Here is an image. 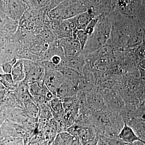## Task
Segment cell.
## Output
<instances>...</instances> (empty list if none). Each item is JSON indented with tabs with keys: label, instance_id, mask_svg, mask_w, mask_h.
<instances>
[{
	"label": "cell",
	"instance_id": "cell-4",
	"mask_svg": "<svg viewBox=\"0 0 145 145\" xmlns=\"http://www.w3.org/2000/svg\"><path fill=\"white\" fill-rule=\"evenodd\" d=\"M82 0H65L48 12L49 18L56 20H68L87 11Z\"/></svg>",
	"mask_w": 145,
	"mask_h": 145
},
{
	"label": "cell",
	"instance_id": "cell-8",
	"mask_svg": "<svg viewBox=\"0 0 145 145\" xmlns=\"http://www.w3.org/2000/svg\"><path fill=\"white\" fill-rule=\"evenodd\" d=\"M25 77L24 82L29 84L43 82L45 69L40 62L24 60Z\"/></svg>",
	"mask_w": 145,
	"mask_h": 145
},
{
	"label": "cell",
	"instance_id": "cell-16",
	"mask_svg": "<svg viewBox=\"0 0 145 145\" xmlns=\"http://www.w3.org/2000/svg\"><path fill=\"white\" fill-rule=\"evenodd\" d=\"M2 109L3 110L6 120L20 124L25 114L24 110L20 108Z\"/></svg>",
	"mask_w": 145,
	"mask_h": 145
},
{
	"label": "cell",
	"instance_id": "cell-31",
	"mask_svg": "<svg viewBox=\"0 0 145 145\" xmlns=\"http://www.w3.org/2000/svg\"><path fill=\"white\" fill-rule=\"evenodd\" d=\"M8 0H0V10L5 13Z\"/></svg>",
	"mask_w": 145,
	"mask_h": 145
},
{
	"label": "cell",
	"instance_id": "cell-35",
	"mask_svg": "<svg viewBox=\"0 0 145 145\" xmlns=\"http://www.w3.org/2000/svg\"><path fill=\"white\" fill-rule=\"evenodd\" d=\"M105 1H106L109 4H110V5H111L112 1V0H105Z\"/></svg>",
	"mask_w": 145,
	"mask_h": 145
},
{
	"label": "cell",
	"instance_id": "cell-33",
	"mask_svg": "<svg viewBox=\"0 0 145 145\" xmlns=\"http://www.w3.org/2000/svg\"><path fill=\"white\" fill-rule=\"evenodd\" d=\"M125 145H145V142L142 141H137L131 143V144H127L125 143Z\"/></svg>",
	"mask_w": 145,
	"mask_h": 145
},
{
	"label": "cell",
	"instance_id": "cell-23",
	"mask_svg": "<svg viewBox=\"0 0 145 145\" xmlns=\"http://www.w3.org/2000/svg\"><path fill=\"white\" fill-rule=\"evenodd\" d=\"M59 134L63 145H82L78 137L67 131H63Z\"/></svg>",
	"mask_w": 145,
	"mask_h": 145
},
{
	"label": "cell",
	"instance_id": "cell-1",
	"mask_svg": "<svg viewBox=\"0 0 145 145\" xmlns=\"http://www.w3.org/2000/svg\"><path fill=\"white\" fill-rule=\"evenodd\" d=\"M108 14L111 20V30L106 44L115 49L123 51L127 47L128 42L133 31V17L114 11H110Z\"/></svg>",
	"mask_w": 145,
	"mask_h": 145
},
{
	"label": "cell",
	"instance_id": "cell-18",
	"mask_svg": "<svg viewBox=\"0 0 145 145\" xmlns=\"http://www.w3.org/2000/svg\"><path fill=\"white\" fill-rule=\"evenodd\" d=\"M67 59V67L81 74L86 64V55L82 52L81 54L76 57Z\"/></svg>",
	"mask_w": 145,
	"mask_h": 145
},
{
	"label": "cell",
	"instance_id": "cell-36",
	"mask_svg": "<svg viewBox=\"0 0 145 145\" xmlns=\"http://www.w3.org/2000/svg\"><path fill=\"white\" fill-rule=\"evenodd\" d=\"M3 104L2 102L1 99V98H0V109L2 107Z\"/></svg>",
	"mask_w": 145,
	"mask_h": 145
},
{
	"label": "cell",
	"instance_id": "cell-37",
	"mask_svg": "<svg viewBox=\"0 0 145 145\" xmlns=\"http://www.w3.org/2000/svg\"><path fill=\"white\" fill-rule=\"evenodd\" d=\"M24 145V144H19V145Z\"/></svg>",
	"mask_w": 145,
	"mask_h": 145
},
{
	"label": "cell",
	"instance_id": "cell-26",
	"mask_svg": "<svg viewBox=\"0 0 145 145\" xmlns=\"http://www.w3.org/2000/svg\"><path fill=\"white\" fill-rule=\"evenodd\" d=\"M24 145L23 139L20 137H9L0 140V145Z\"/></svg>",
	"mask_w": 145,
	"mask_h": 145
},
{
	"label": "cell",
	"instance_id": "cell-3",
	"mask_svg": "<svg viewBox=\"0 0 145 145\" xmlns=\"http://www.w3.org/2000/svg\"><path fill=\"white\" fill-rule=\"evenodd\" d=\"M48 7L29 8L19 20V27L37 35L45 25L49 19Z\"/></svg>",
	"mask_w": 145,
	"mask_h": 145
},
{
	"label": "cell",
	"instance_id": "cell-5",
	"mask_svg": "<svg viewBox=\"0 0 145 145\" xmlns=\"http://www.w3.org/2000/svg\"><path fill=\"white\" fill-rule=\"evenodd\" d=\"M110 11L131 17H145V0H112Z\"/></svg>",
	"mask_w": 145,
	"mask_h": 145
},
{
	"label": "cell",
	"instance_id": "cell-20",
	"mask_svg": "<svg viewBox=\"0 0 145 145\" xmlns=\"http://www.w3.org/2000/svg\"><path fill=\"white\" fill-rule=\"evenodd\" d=\"M10 74L15 84H18L24 80L25 73L24 60L18 59L12 68Z\"/></svg>",
	"mask_w": 145,
	"mask_h": 145
},
{
	"label": "cell",
	"instance_id": "cell-22",
	"mask_svg": "<svg viewBox=\"0 0 145 145\" xmlns=\"http://www.w3.org/2000/svg\"><path fill=\"white\" fill-rule=\"evenodd\" d=\"M132 128L136 135L141 140L145 142V119L138 118L129 125Z\"/></svg>",
	"mask_w": 145,
	"mask_h": 145
},
{
	"label": "cell",
	"instance_id": "cell-11",
	"mask_svg": "<svg viewBox=\"0 0 145 145\" xmlns=\"http://www.w3.org/2000/svg\"><path fill=\"white\" fill-rule=\"evenodd\" d=\"M86 97L88 106L91 111H98L106 109L103 93L98 87L86 93Z\"/></svg>",
	"mask_w": 145,
	"mask_h": 145
},
{
	"label": "cell",
	"instance_id": "cell-24",
	"mask_svg": "<svg viewBox=\"0 0 145 145\" xmlns=\"http://www.w3.org/2000/svg\"><path fill=\"white\" fill-rule=\"evenodd\" d=\"M0 83L8 91L14 90L17 84L14 83L11 74L1 72H0Z\"/></svg>",
	"mask_w": 145,
	"mask_h": 145
},
{
	"label": "cell",
	"instance_id": "cell-15",
	"mask_svg": "<svg viewBox=\"0 0 145 145\" xmlns=\"http://www.w3.org/2000/svg\"><path fill=\"white\" fill-rule=\"evenodd\" d=\"M118 138L127 144H131L137 141H143L136 135L132 128L125 123L118 135Z\"/></svg>",
	"mask_w": 145,
	"mask_h": 145
},
{
	"label": "cell",
	"instance_id": "cell-14",
	"mask_svg": "<svg viewBox=\"0 0 145 145\" xmlns=\"http://www.w3.org/2000/svg\"><path fill=\"white\" fill-rule=\"evenodd\" d=\"M99 135L97 129L93 126H81L78 134V138L82 145L93 140Z\"/></svg>",
	"mask_w": 145,
	"mask_h": 145
},
{
	"label": "cell",
	"instance_id": "cell-6",
	"mask_svg": "<svg viewBox=\"0 0 145 145\" xmlns=\"http://www.w3.org/2000/svg\"><path fill=\"white\" fill-rule=\"evenodd\" d=\"M46 24L48 25L57 39L72 37L76 28L72 18L65 20L50 18Z\"/></svg>",
	"mask_w": 145,
	"mask_h": 145
},
{
	"label": "cell",
	"instance_id": "cell-19",
	"mask_svg": "<svg viewBox=\"0 0 145 145\" xmlns=\"http://www.w3.org/2000/svg\"><path fill=\"white\" fill-rule=\"evenodd\" d=\"M23 109L27 117L38 125L39 119V108L33 100L24 103Z\"/></svg>",
	"mask_w": 145,
	"mask_h": 145
},
{
	"label": "cell",
	"instance_id": "cell-2",
	"mask_svg": "<svg viewBox=\"0 0 145 145\" xmlns=\"http://www.w3.org/2000/svg\"><path fill=\"white\" fill-rule=\"evenodd\" d=\"M111 22L108 13L102 14L92 33L88 36L82 52L87 55L105 45L110 37Z\"/></svg>",
	"mask_w": 145,
	"mask_h": 145
},
{
	"label": "cell",
	"instance_id": "cell-28",
	"mask_svg": "<svg viewBox=\"0 0 145 145\" xmlns=\"http://www.w3.org/2000/svg\"><path fill=\"white\" fill-rule=\"evenodd\" d=\"M101 16V15H100ZM100 16H96L95 18H93L90 22L89 23L87 27L85 29L84 31L89 36L93 32L94 30V28L96 26V24L99 21V18Z\"/></svg>",
	"mask_w": 145,
	"mask_h": 145
},
{
	"label": "cell",
	"instance_id": "cell-7",
	"mask_svg": "<svg viewBox=\"0 0 145 145\" xmlns=\"http://www.w3.org/2000/svg\"><path fill=\"white\" fill-rule=\"evenodd\" d=\"M31 136L22 125L8 120L0 127V140L7 137H20L23 139L24 145H27Z\"/></svg>",
	"mask_w": 145,
	"mask_h": 145
},
{
	"label": "cell",
	"instance_id": "cell-9",
	"mask_svg": "<svg viewBox=\"0 0 145 145\" xmlns=\"http://www.w3.org/2000/svg\"><path fill=\"white\" fill-rule=\"evenodd\" d=\"M100 88L103 93L107 109L111 112L120 113L125 104L119 90Z\"/></svg>",
	"mask_w": 145,
	"mask_h": 145
},
{
	"label": "cell",
	"instance_id": "cell-32",
	"mask_svg": "<svg viewBox=\"0 0 145 145\" xmlns=\"http://www.w3.org/2000/svg\"><path fill=\"white\" fill-rule=\"evenodd\" d=\"M6 118L4 113L3 110V109H0V127L2 125L5 121Z\"/></svg>",
	"mask_w": 145,
	"mask_h": 145
},
{
	"label": "cell",
	"instance_id": "cell-10",
	"mask_svg": "<svg viewBox=\"0 0 145 145\" xmlns=\"http://www.w3.org/2000/svg\"><path fill=\"white\" fill-rule=\"evenodd\" d=\"M64 81V79L61 71L45 69L44 84L55 96L57 91Z\"/></svg>",
	"mask_w": 145,
	"mask_h": 145
},
{
	"label": "cell",
	"instance_id": "cell-13",
	"mask_svg": "<svg viewBox=\"0 0 145 145\" xmlns=\"http://www.w3.org/2000/svg\"><path fill=\"white\" fill-rule=\"evenodd\" d=\"M57 42L63 48L67 59L76 57L82 52L80 43L72 37L58 39Z\"/></svg>",
	"mask_w": 145,
	"mask_h": 145
},
{
	"label": "cell",
	"instance_id": "cell-25",
	"mask_svg": "<svg viewBox=\"0 0 145 145\" xmlns=\"http://www.w3.org/2000/svg\"><path fill=\"white\" fill-rule=\"evenodd\" d=\"M44 85L43 82L31 83L28 84L29 91L32 97L41 94Z\"/></svg>",
	"mask_w": 145,
	"mask_h": 145
},
{
	"label": "cell",
	"instance_id": "cell-12",
	"mask_svg": "<svg viewBox=\"0 0 145 145\" xmlns=\"http://www.w3.org/2000/svg\"><path fill=\"white\" fill-rule=\"evenodd\" d=\"M28 8L23 0H8L5 14L9 18L19 21Z\"/></svg>",
	"mask_w": 145,
	"mask_h": 145
},
{
	"label": "cell",
	"instance_id": "cell-34",
	"mask_svg": "<svg viewBox=\"0 0 145 145\" xmlns=\"http://www.w3.org/2000/svg\"><path fill=\"white\" fill-rule=\"evenodd\" d=\"M7 91V89H4V90H1L0 89V98L5 94Z\"/></svg>",
	"mask_w": 145,
	"mask_h": 145
},
{
	"label": "cell",
	"instance_id": "cell-21",
	"mask_svg": "<svg viewBox=\"0 0 145 145\" xmlns=\"http://www.w3.org/2000/svg\"><path fill=\"white\" fill-rule=\"evenodd\" d=\"M60 71L63 76L64 82L78 87L79 81L82 75L81 73L68 67L65 68Z\"/></svg>",
	"mask_w": 145,
	"mask_h": 145
},
{
	"label": "cell",
	"instance_id": "cell-30",
	"mask_svg": "<svg viewBox=\"0 0 145 145\" xmlns=\"http://www.w3.org/2000/svg\"><path fill=\"white\" fill-rule=\"evenodd\" d=\"M49 145H63L59 133L56 135L54 140Z\"/></svg>",
	"mask_w": 145,
	"mask_h": 145
},
{
	"label": "cell",
	"instance_id": "cell-17",
	"mask_svg": "<svg viewBox=\"0 0 145 145\" xmlns=\"http://www.w3.org/2000/svg\"><path fill=\"white\" fill-rule=\"evenodd\" d=\"M89 10L72 18L75 27L78 30H84L91 21L95 18Z\"/></svg>",
	"mask_w": 145,
	"mask_h": 145
},
{
	"label": "cell",
	"instance_id": "cell-29",
	"mask_svg": "<svg viewBox=\"0 0 145 145\" xmlns=\"http://www.w3.org/2000/svg\"><path fill=\"white\" fill-rule=\"evenodd\" d=\"M64 1L65 0H50V5L48 6L49 10L55 8Z\"/></svg>",
	"mask_w": 145,
	"mask_h": 145
},
{
	"label": "cell",
	"instance_id": "cell-27",
	"mask_svg": "<svg viewBox=\"0 0 145 145\" xmlns=\"http://www.w3.org/2000/svg\"><path fill=\"white\" fill-rule=\"evenodd\" d=\"M18 59L16 58H14L11 61H8L3 63L1 65V68L3 73L7 74H10L14 65L16 63Z\"/></svg>",
	"mask_w": 145,
	"mask_h": 145
}]
</instances>
